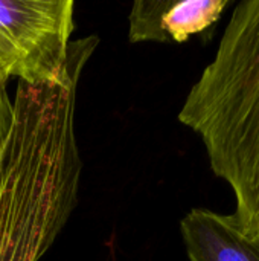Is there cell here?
<instances>
[{
    "mask_svg": "<svg viewBox=\"0 0 259 261\" xmlns=\"http://www.w3.org/2000/svg\"><path fill=\"white\" fill-rule=\"evenodd\" d=\"M180 234L189 261H259V239L234 214L194 208L180 220Z\"/></svg>",
    "mask_w": 259,
    "mask_h": 261,
    "instance_id": "5b68a950",
    "label": "cell"
},
{
    "mask_svg": "<svg viewBox=\"0 0 259 261\" xmlns=\"http://www.w3.org/2000/svg\"><path fill=\"white\" fill-rule=\"evenodd\" d=\"M73 31V0H0V44L11 76L24 84H50L63 75Z\"/></svg>",
    "mask_w": 259,
    "mask_h": 261,
    "instance_id": "3957f363",
    "label": "cell"
},
{
    "mask_svg": "<svg viewBox=\"0 0 259 261\" xmlns=\"http://www.w3.org/2000/svg\"><path fill=\"white\" fill-rule=\"evenodd\" d=\"M229 0H139L128 15L130 43H185L218 23Z\"/></svg>",
    "mask_w": 259,
    "mask_h": 261,
    "instance_id": "277c9868",
    "label": "cell"
},
{
    "mask_svg": "<svg viewBox=\"0 0 259 261\" xmlns=\"http://www.w3.org/2000/svg\"><path fill=\"white\" fill-rule=\"evenodd\" d=\"M11 67L5 52L0 44V173L3 168L5 153L9 142L12 124H14V99L8 92V81L11 80Z\"/></svg>",
    "mask_w": 259,
    "mask_h": 261,
    "instance_id": "8992f818",
    "label": "cell"
},
{
    "mask_svg": "<svg viewBox=\"0 0 259 261\" xmlns=\"http://www.w3.org/2000/svg\"><path fill=\"white\" fill-rule=\"evenodd\" d=\"M179 121L200 136L214 174L234 191V216L259 239V0L237 5Z\"/></svg>",
    "mask_w": 259,
    "mask_h": 261,
    "instance_id": "7a4b0ae2",
    "label": "cell"
},
{
    "mask_svg": "<svg viewBox=\"0 0 259 261\" xmlns=\"http://www.w3.org/2000/svg\"><path fill=\"white\" fill-rule=\"evenodd\" d=\"M98 44L95 35L72 41L67 67L50 84L18 81L0 173V261L40 260L76 206L82 171L76 96Z\"/></svg>",
    "mask_w": 259,
    "mask_h": 261,
    "instance_id": "6da1fadb",
    "label": "cell"
}]
</instances>
